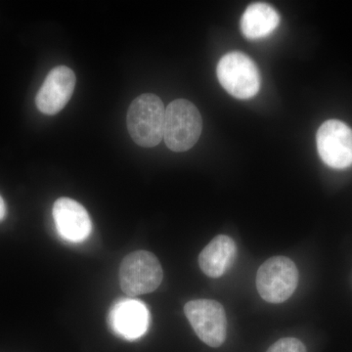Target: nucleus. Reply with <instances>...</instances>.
I'll use <instances>...</instances> for the list:
<instances>
[{"instance_id": "f257e3e1", "label": "nucleus", "mask_w": 352, "mask_h": 352, "mask_svg": "<svg viewBox=\"0 0 352 352\" xmlns=\"http://www.w3.org/2000/svg\"><path fill=\"white\" fill-rule=\"evenodd\" d=\"M164 117L166 109L156 95H140L132 101L126 122L134 142L145 148L159 145L164 138Z\"/></svg>"}, {"instance_id": "f03ea898", "label": "nucleus", "mask_w": 352, "mask_h": 352, "mask_svg": "<svg viewBox=\"0 0 352 352\" xmlns=\"http://www.w3.org/2000/svg\"><path fill=\"white\" fill-rule=\"evenodd\" d=\"M201 131L203 120L192 102L177 99L166 109L164 139L171 151H188L198 142Z\"/></svg>"}, {"instance_id": "7ed1b4c3", "label": "nucleus", "mask_w": 352, "mask_h": 352, "mask_svg": "<svg viewBox=\"0 0 352 352\" xmlns=\"http://www.w3.org/2000/svg\"><path fill=\"white\" fill-rule=\"evenodd\" d=\"M119 278L120 288L126 295H145L156 291L161 285L163 268L152 252L136 251L122 259Z\"/></svg>"}, {"instance_id": "20e7f679", "label": "nucleus", "mask_w": 352, "mask_h": 352, "mask_svg": "<svg viewBox=\"0 0 352 352\" xmlns=\"http://www.w3.org/2000/svg\"><path fill=\"white\" fill-rule=\"evenodd\" d=\"M221 87L238 99H250L258 94L261 74L256 63L242 52L227 53L217 69Z\"/></svg>"}, {"instance_id": "39448f33", "label": "nucleus", "mask_w": 352, "mask_h": 352, "mask_svg": "<svg viewBox=\"0 0 352 352\" xmlns=\"http://www.w3.org/2000/svg\"><path fill=\"white\" fill-rule=\"evenodd\" d=\"M298 271L294 261L286 256H273L259 267L256 288L265 302H286L295 293Z\"/></svg>"}, {"instance_id": "423d86ee", "label": "nucleus", "mask_w": 352, "mask_h": 352, "mask_svg": "<svg viewBox=\"0 0 352 352\" xmlns=\"http://www.w3.org/2000/svg\"><path fill=\"white\" fill-rule=\"evenodd\" d=\"M184 314L197 336L208 346L219 347L226 342V310L217 300H196L187 302Z\"/></svg>"}, {"instance_id": "0eeeda50", "label": "nucleus", "mask_w": 352, "mask_h": 352, "mask_svg": "<svg viewBox=\"0 0 352 352\" xmlns=\"http://www.w3.org/2000/svg\"><path fill=\"white\" fill-rule=\"evenodd\" d=\"M319 156L330 168L344 170L352 166V129L338 120L324 122L316 134Z\"/></svg>"}, {"instance_id": "6e6552de", "label": "nucleus", "mask_w": 352, "mask_h": 352, "mask_svg": "<svg viewBox=\"0 0 352 352\" xmlns=\"http://www.w3.org/2000/svg\"><path fill=\"white\" fill-rule=\"evenodd\" d=\"M150 314L147 307L140 300L122 298L111 307L108 325L118 337L127 340H138L149 328Z\"/></svg>"}, {"instance_id": "1a4fd4ad", "label": "nucleus", "mask_w": 352, "mask_h": 352, "mask_svg": "<svg viewBox=\"0 0 352 352\" xmlns=\"http://www.w3.org/2000/svg\"><path fill=\"white\" fill-rule=\"evenodd\" d=\"M76 80L75 73L68 67L51 69L36 94V107L45 115H56L71 99Z\"/></svg>"}, {"instance_id": "9d476101", "label": "nucleus", "mask_w": 352, "mask_h": 352, "mask_svg": "<svg viewBox=\"0 0 352 352\" xmlns=\"http://www.w3.org/2000/svg\"><path fill=\"white\" fill-rule=\"evenodd\" d=\"M53 219L58 233L69 242H82L91 233V219L87 210L73 199H58L53 206Z\"/></svg>"}, {"instance_id": "9b49d317", "label": "nucleus", "mask_w": 352, "mask_h": 352, "mask_svg": "<svg viewBox=\"0 0 352 352\" xmlns=\"http://www.w3.org/2000/svg\"><path fill=\"white\" fill-rule=\"evenodd\" d=\"M236 254L237 247L232 238L219 235L201 252L199 265L207 276L219 278L233 265Z\"/></svg>"}, {"instance_id": "f8f14e48", "label": "nucleus", "mask_w": 352, "mask_h": 352, "mask_svg": "<svg viewBox=\"0 0 352 352\" xmlns=\"http://www.w3.org/2000/svg\"><path fill=\"white\" fill-rule=\"evenodd\" d=\"M279 23V14L272 6L266 3H254L243 14L241 30L247 38H263L272 34Z\"/></svg>"}, {"instance_id": "ddd939ff", "label": "nucleus", "mask_w": 352, "mask_h": 352, "mask_svg": "<svg viewBox=\"0 0 352 352\" xmlns=\"http://www.w3.org/2000/svg\"><path fill=\"white\" fill-rule=\"evenodd\" d=\"M266 352H307V349L296 338H284L274 342Z\"/></svg>"}, {"instance_id": "4468645a", "label": "nucleus", "mask_w": 352, "mask_h": 352, "mask_svg": "<svg viewBox=\"0 0 352 352\" xmlns=\"http://www.w3.org/2000/svg\"><path fill=\"white\" fill-rule=\"evenodd\" d=\"M6 215V205L3 199L0 196V221L4 219Z\"/></svg>"}]
</instances>
